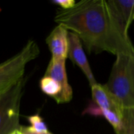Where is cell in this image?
I'll list each match as a JSON object with an SVG mask.
<instances>
[{"label":"cell","instance_id":"cell-1","mask_svg":"<svg viewBox=\"0 0 134 134\" xmlns=\"http://www.w3.org/2000/svg\"><path fill=\"white\" fill-rule=\"evenodd\" d=\"M54 20L77 35L89 53L134 54L130 38L119 31L107 1H80L71 9L57 10Z\"/></svg>","mask_w":134,"mask_h":134},{"label":"cell","instance_id":"cell-2","mask_svg":"<svg viewBox=\"0 0 134 134\" xmlns=\"http://www.w3.org/2000/svg\"><path fill=\"white\" fill-rule=\"evenodd\" d=\"M106 88L122 108L134 106V54L116 55Z\"/></svg>","mask_w":134,"mask_h":134},{"label":"cell","instance_id":"cell-3","mask_svg":"<svg viewBox=\"0 0 134 134\" xmlns=\"http://www.w3.org/2000/svg\"><path fill=\"white\" fill-rule=\"evenodd\" d=\"M39 54V48L33 40H28L15 56L0 64V95H3L24 77L26 65Z\"/></svg>","mask_w":134,"mask_h":134},{"label":"cell","instance_id":"cell-4","mask_svg":"<svg viewBox=\"0 0 134 134\" xmlns=\"http://www.w3.org/2000/svg\"><path fill=\"white\" fill-rule=\"evenodd\" d=\"M27 79L24 77L0 98V134H10L20 130V101Z\"/></svg>","mask_w":134,"mask_h":134},{"label":"cell","instance_id":"cell-5","mask_svg":"<svg viewBox=\"0 0 134 134\" xmlns=\"http://www.w3.org/2000/svg\"><path fill=\"white\" fill-rule=\"evenodd\" d=\"M107 3L119 31L130 38L128 31L134 20V0H113Z\"/></svg>","mask_w":134,"mask_h":134},{"label":"cell","instance_id":"cell-6","mask_svg":"<svg viewBox=\"0 0 134 134\" xmlns=\"http://www.w3.org/2000/svg\"><path fill=\"white\" fill-rule=\"evenodd\" d=\"M68 57L81 69L87 79L90 87L97 83L83 49L82 43L79 36L73 32H68Z\"/></svg>","mask_w":134,"mask_h":134},{"label":"cell","instance_id":"cell-7","mask_svg":"<svg viewBox=\"0 0 134 134\" xmlns=\"http://www.w3.org/2000/svg\"><path fill=\"white\" fill-rule=\"evenodd\" d=\"M65 60L51 59L44 75L55 79L61 86V94L56 101L57 104L68 103L73 97L72 88L68 82L66 72Z\"/></svg>","mask_w":134,"mask_h":134},{"label":"cell","instance_id":"cell-8","mask_svg":"<svg viewBox=\"0 0 134 134\" xmlns=\"http://www.w3.org/2000/svg\"><path fill=\"white\" fill-rule=\"evenodd\" d=\"M68 31L57 24L46 38L53 60H66L68 53Z\"/></svg>","mask_w":134,"mask_h":134},{"label":"cell","instance_id":"cell-9","mask_svg":"<svg viewBox=\"0 0 134 134\" xmlns=\"http://www.w3.org/2000/svg\"><path fill=\"white\" fill-rule=\"evenodd\" d=\"M91 92L93 104L99 108L111 110L121 116L122 106L104 85L96 83L91 86Z\"/></svg>","mask_w":134,"mask_h":134},{"label":"cell","instance_id":"cell-10","mask_svg":"<svg viewBox=\"0 0 134 134\" xmlns=\"http://www.w3.org/2000/svg\"><path fill=\"white\" fill-rule=\"evenodd\" d=\"M84 115H89L92 116H100L104 118L113 127L116 134L119 133L122 127L121 116L116 112L106 108H99L93 103H90L83 111Z\"/></svg>","mask_w":134,"mask_h":134},{"label":"cell","instance_id":"cell-11","mask_svg":"<svg viewBox=\"0 0 134 134\" xmlns=\"http://www.w3.org/2000/svg\"><path fill=\"white\" fill-rule=\"evenodd\" d=\"M39 86L43 93L51 97L55 100V101L57 100L61 94L60 85L55 79L49 76L44 75L40 80Z\"/></svg>","mask_w":134,"mask_h":134},{"label":"cell","instance_id":"cell-12","mask_svg":"<svg viewBox=\"0 0 134 134\" xmlns=\"http://www.w3.org/2000/svg\"><path fill=\"white\" fill-rule=\"evenodd\" d=\"M121 121L122 127L118 134H134V106L122 109Z\"/></svg>","mask_w":134,"mask_h":134},{"label":"cell","instance_id":"cell-13","mask_svg":"<svg viewBox=\"0 0 134 134\" xmlns=\"http://www.w3.org/2000/svg\"><path fill=\"white\" fill-rule=\"evenodd\" d=\"M27 121L30 123V126H27L29 130L36 133H46L49 132L47 126L43 119L38 114L27 117Z\"/></svg>","mask_w":134,"mask_h":134},{"label":"cell","instance_id":"cell-14","mask_svg":"<svg viewBox=\"0 0 134 134\" xmlns=\"http://www.w3.org/2000/svg\"><path fill=\"white\" fill-rule=\"evenodd\" d=\"M53 2L59 6H60L61 9H71L75 4L76 2L75 0H53Z\"/></svg>","mask_w":134,"mask_h":134},{"label":"cell","instance_id":"cell-15","mask_svg":"<svg viewBox=\"0 0 134 134\" xmlns=\"http://www.w3.org/2000/svg\"><path fill=\"white\" fill-rule=\"evenodd\" d=\"M20 130L24 134H52L49 132H46V133H36V132H34V131L29 130V128L27 126H20Z\"/></svg>","mask_w":134,"mask_h":134},{"label":"cell","instance_id":"cell-16","mask_svg":"<svg viewBox=\"0 0 134 134\" xmlns=\"http://www.w3.org/2000/svg\"><path fill=\"white\" fill-rule=\"evenodd\" d=\"M10 134H24L20 130H14V131H13L12 133Z\"/></svg>","mask_w":134,"mask_h":134},{"label":"cell","instance_id":"cell-17","mask_svg":"<svg viewBox=\"0 0 134 134\" xmlns=\"http://www.w3.org/2000/svg\"><path fill=\"white\" fill-rule=\"evenodd\" d=\"M0 98H1V95H0Z\"/></svg>","mask_w":134,"mask_h":134}]
</instances>
